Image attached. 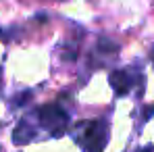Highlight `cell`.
<instances>
[{
  "mask_svg": "<svg viewBox=\"0 0 154 152\" xmlns=\"http://www.w3.org/2000/svg\"><path fill=\"white\" fill-rule=\"evenodd\" d=\"M77 142L85 152H102L108 142V125L102 119L81 123L77 127Z\"/></svg>",
  "mask_w": 154,
  "mask_h": 152,
  "instance_id": "6da1fadb",
  "label": "cell"
},
{
  "mask_svg": "<svg viewBox=\"0 0 154 152\" xmlns=\"http://www.w3.org/2000/svg\"><path fill=\"white\" fill-rule=\"evenodd\" d=\"M38 119H40V125L54 138H60L69 127V115L58 104H44L38 110Z\"/></svg>",
  "mask_w": 154,
  "mask_h": 152,
  "instance_id": "7a4b0ae2",
  "label": "cell"
},
{
  "mask_svg": "<svg viewBox=\"0 0 154 152\" xmlns=\"http://www.w3.org/2000/svg\"><path fill=\"white\" fill-rule=\"evenodd\" d=\"M108 79H110V85H112L115 94H119V96H125L129 90H131V85H133V77H131V73L125 71V69L112 71Z\"/></svg>",
  "mask_w": 154,
  "mask_h": 152,
  "instance_id": "3957f363",
  "label": "cell"
},
{
  "mask_svg": "<svg viewBox=\"0 0 154 152\" xmlns=\"http://www.w3.org/2000/svg\"><path fill=\"white\" fill-rule=\"evenodd\" d=\"M33 135H35L33 127H29L27 121H21L17 125V129H15V133H13V140H15V144H27Z\"/></svg>",
  "mask_w": 154,
  "mask_h": 152,
  "instance_id": "277c9868",
  "label": "cell"
},
{
  "mask_svg": "<svg viewBox=\"0 0 154 152\" xmlns=\"http://www.w3.org/2000/svg\"><path fill=\"white\" fill-rule=\"evenodd\" d=\"M140 152H154V146H146V148H142Z\"/></svg>",
  "mask_w": 154,
  "mask_h": 152,
  "instance_id": "5b68a950",
  "label": "cell"
},
{
  "mask_svg": "<svg viewBox=\"0 0 154 152\" xmlns=\"http://www.w3.org/2000/svg\"><path fill=\"white\" fill-rule=\"evenodd\" d=\"M152 63H154V50H152Z\"/></svg>",
  "mask_w": 154,
  "mask_h": 152,
  "instance_id": "8992f818",
  "label": "cell"
}]
</instances>
